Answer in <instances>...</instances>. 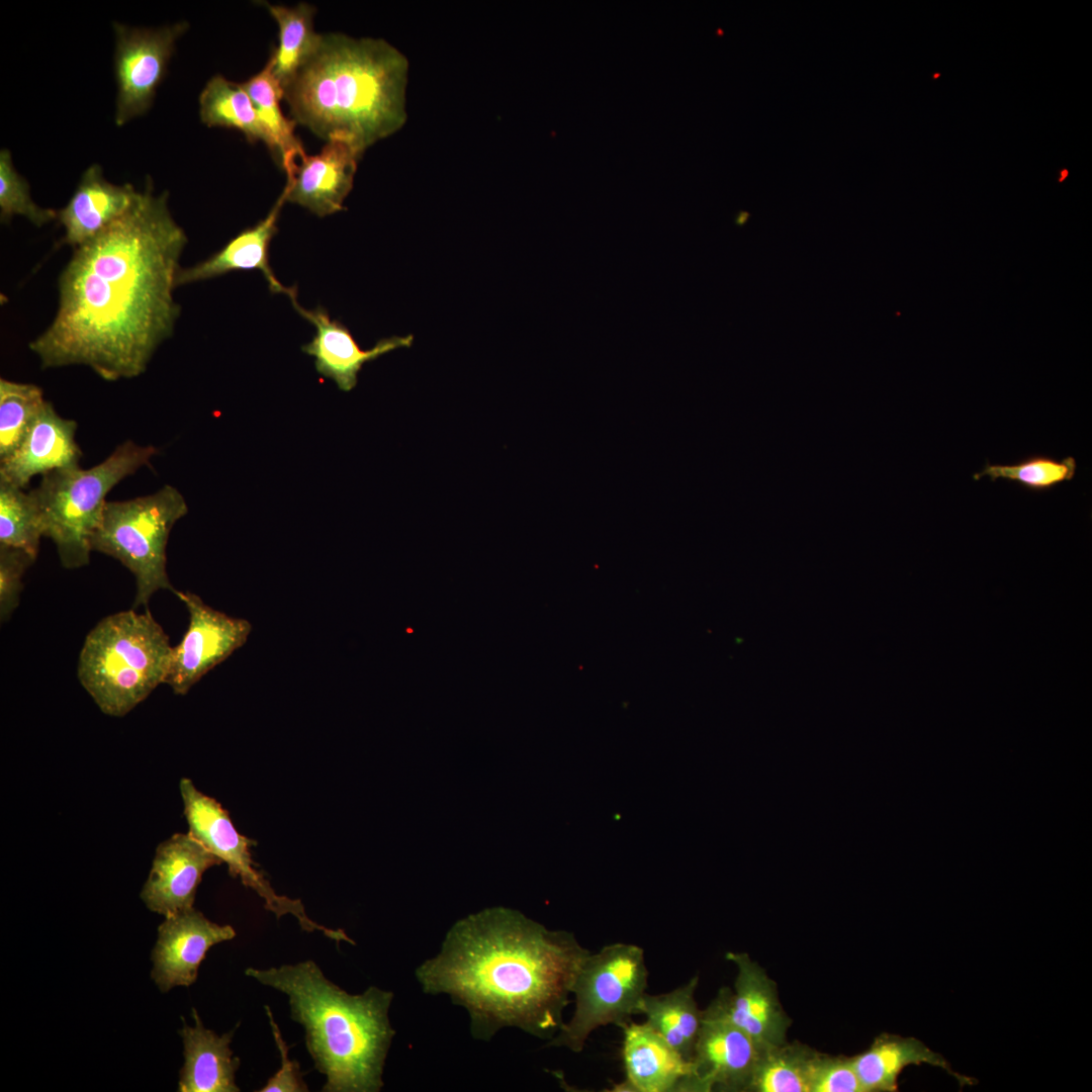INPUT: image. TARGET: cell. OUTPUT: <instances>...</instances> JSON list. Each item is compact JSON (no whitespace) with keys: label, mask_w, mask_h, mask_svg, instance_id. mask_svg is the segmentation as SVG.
Returning <instances> with one entry per match:
<instances>
[{"label":"cell","mask_w":1092,"mask_h":1092,"mask_svg":"<svg viewBox=\"0 0 1092 1092\" xmlns=\"http://www.w3.org/2000/svg\"><path fill=\"white\" fill-rule=\"evenodd\" d=\"M186 243L168 192L147 182L122 216L74 249L56 314L28 345L41 367L84 365L107 381L143 374L180 314L173 292Z\"/></svg>","instance_id":"6da1fadb"},{"label":"cell","mask_w":1092,"mask_h":1092,"mask_svg":"<svg viewBox=\"0 0 1092 1092\" xmlns=\"http://www.w3.org/2000/svg\"><path fill=\"white\" fill-rule=\"evenodd\" d=\"M589 952L571 932L497 907L457 921L416 977L425 993L446 994L464 1007L478 1039L517 1027L550 1040L564 1023L572 983Z\"/></svg>","instance_id":"7a4b0ae2"},{"label":"cell","mask_w":1092,"mask_h":1092,"mask_svg":"<svg viewBox=\"0 0 1092 1092\" xmlns=\"http://www.w3.org/2000/svg\"><path fill=\"white\" fill-rule=\"evenodd\" d=\"M408 62L382 38L322 34L284 89L293 120L362 153L406 120Z\"/></svg>","instance_id":"3957f363"},{"label":"cell","mask_w":1092,"mask_h":1092,"mask_svg":"<svg viewBox=\"0 0 1092 1092\" xmlns=\"http://www.w3.org/2000/svg\"><path fill=\"white\" fill-rule=\"evenodd\" d=\"M246 975L287 995L291 1018L305 1031L324 1092H378L395 1034L388 1011L393 993L371 986L352 995L326 978L311 960Z\"/></svg>","instance_id":"277c9868"},{"label":"cell","mask_w":1092,"mask_h":1092,"mask_svg":"<svg viewBox=\"0 0 1092 1092\" xmlns=\"http://www.w3.org/2000/svg\"><path fill=\"white\" fill-rule=\"evenodd\" d=\"M173 647L148 609L106 616L87 634L77 676L100 711L122 717L164 684Z\"/></svg>","instance_id":"5b68a950"},{"label":"cell","mask_w":1092,"mask_h":1092,"mask_svg":"<svg viewBox=\"0 0 1092 1092\" xmlns=\"http://www.w3.org/2000/svg\"><path fill=\"white\" fill-rule=\"evenodd\" d=\"M157 453L152 445L126 441L93 467L62 468L41 475L39 485L30 492L39 509L43 536L55 543L63 567L89 564L91 540L101 522L107 493L148 466Z\"/></svg>","instance_id":"8992f818"},{"label":"cell","mask_w":1092,"mask_h":1092,"mask_svg":"<svg viewBox=\"0 0 1092 1092\" xmlns=\"http://www.w3.org/2000/svg\"><path fill=\"white\" fill-rule=\"evenodd\" d=\"M187 512L183 495L169 484L152 494L106 503L91 549L113 557L133 574V609H147L160 589L177 592L167 574L166 548L172 528Z\"/></svg>","instance_id":"52a82bcc"},{"label":"cell","mask_w":1092,"mask_h":1092,"mask_svg":"<svg viewBox=\"0 0 1092 1092\" xmlns=\"http://www.w3.org/2000/svg\"><path fill=\"white\" fill-rule=\"evenodd\" d=\"M647 982L642 947L614 942L589 952L572 983L574 1012L546 1045L579 1053L597 1028L609 1024L623 1027L632 1015L639 1014Z\"/></svg>","instance_id":"ba28073f"},{"label":"cell","mask_w":1092,"mask_h":1092,"mask_svg":"<svg viewBox=\"0 0 1092 1092\" xmlns=\"http://www.w3.org/2000/svg\"><path fill=\"white\" fill-rule=\"evenodd\" d=\"M179 789L188 833L226 863L233 878H239L247 888L256 892L268 911L277 918L290 914L303 930L321 931L337 943H354L344 930L329 928L310 919L300 900L278 895L274 891L251 856L250 847L256 841L238 832L228 811L215 799L197 790L193 782L186 778L181 779Z\"/></svg>","instance_id":"9c48e42d"},{"label":"cell","mask_w":1092,"mask_h":1092,"mask_svg":"<svg viewBox=\"0 0 1092 1092\" xmlns=\"http://www.w3.org/2000/svg\"><path fill=\"white\" fill-rule=\"evenodd\" d=\"M114 73L117 86L115 123L123 125L145 114L167 74L175 42L186 22L160 28L129 27L114 22Z\"/></svg>","instance_id":"30bf717a"},{"label":"cell","mask_w":1092,"mask_h":1092,"mask_svg":"<svg viewBox=\"0 0 1092 1092\" xmlns=\"http://www.w3.org/2000/svg\"><path fill=\"white\" fill-rule=\"evenodd\" d=\"M175 595L188 610L189 624L180 643L172 649L164 684L174 694L184 696L247 642L252 625L246 619L212 609L191 592L177 590Z\"/></svg>","instance_id":"8fae6325"},{"label":"cell","mask_w":1092,"mask_h":1092,"mask_svg":"<svg viewBox=\"0 0 1092 1092\" xmlns=\"http://www.w3.org/2000/svg\"><path fill=\"white\" fill-rule=\"evenodd\" d=\"M736 967L734 988H722L703 1010L745 1032L761 1050L787 1042L792 1024L783 1008L777 983L746 952L726 953Z\"/></svg>","instance_id":"7c38bea8"},{"label":"cell","mask_w":1092,"mask_h":1092,"mask_svg":"<svg viewBox=\"0 0 1092 1092\" xmlns=\"http://www.w3.org/2000/svg\"><path fill=\"white\" fill-rule=\"evenodd\" d=\"M760 1051L737 1026L703 1012L691 1060V1073L676 1091H746Z\"/></svg>","instance_id":"4fadbf2b"},{"label":"cell","mask_w":1092,"mask_h":1092,"mask_svg":"<svg viewBox=\"0 0 1092 1092\" xmlns=\"http://www.w3.org/2000/svg\"><path fill=\"white\" fill-rule=\"evenodd\" d=\"M222 861L189 833H175L155 852L141 899L165 917L193 908L205 871Z\"/></svg>","instance_id":"5bb4252c"},{"label":"cell","mask_w":1092,"mask_h":1092,"mask_svg":"<svg viewBox=\"0 0 1092 1092\" xmlns=\"http://www.w3.org/2000/svg\"><path fill=\"white\" fill-rule=\"evenodd\" d=\"M235 936L231 925L214 923L194 908L165 917L152 951V979L162 992L192 985L209 948Z\"/></svg>","instance_id":"9a60e30c"},{"label":"cell","mask_w":1092,"mask_h":1092,"mask_svg":"<svg viewBox=\"0 0 1092 1092\" xmlns=\"http://www.w3.org/2000/svg\"><path fill=\"white\" fill-rule=\"evenodd\" d=\"M362 155L353 144L339 139L327 141L316 155L304 153L287 178V201L321 217L344 209Z\"/></svg>","instance_id":"2e32d148"},{"label":"cell","mask_w":1092,"mask_h":1092,"mask_svg":"<svg viewBox=\"0 0 1092 1092\" xmlns=\"http://www.w3.org/2000/svg\"><path fill=\"white\" fill-rule=\"evenodd\" d=\"M290 299L297 312L316 330L311 342L302 346V351L314 358L317 373L335 381L343 391H350L356 386L358 373L365 363L413 344V335L392 336L379 340L372 349L362 350L348 328L337 320H331L324 307L306 309L299 305L296 297Z\"/></svg>","instance_id":"e0dca14e"},{"label":"cell","mask_w":1092,"mask_h":1092,"mask_svg":"<svg viewBox=\"0 0 1092 1092\" xmlns=\"http://www.w3.org/2000/svg\"><path fill=\"white\" fill-rule=\"evenodd\" d=\"M77 427L76 421L62 418L46 401L18 447L0 461V479L24 489L35 475L79 466Z\"/></svg>","instance_id":"ac0fdd59"},{"label":"cell","mask_w":1092,"mask_h":1092,"mask_svg":"<svg viewBox=\"0 0 1092 1092\" xmlns=\"http://www.w3.org/2000/svg\"><path fill=\"white\" fill-rule=\"evenodd\" d=\"M140 194L131 184L108 182L102 168L91 165L83 173L68 203L57 210L65 235L61 244L78 248L122 216Z\"/></svg>","instance_id":"d6986e66"},{"label":"cell","mask_w":1092,"mask_h":1092,"mask_svg":"<svg viewBox=\"0 0 1092 1092\" xmlns=\"http://www.w3.org/2000/svg\"><path fill=\"white\" fill-rule=\"evenodd\" d=\"M285 201H287V193L283 189L264 219L242 231L206 260L192 267L180 269L176 285L211 279L231 271L258 269L264 275L272 292L284 293L289 298L296 297L295 287H286L279 282L269 264V245L278 231L276 222Z\"/></svg>","instance_id":"ffe728a7"},{"label":"cell","mask_w":1092,"mask_h":1092,"mask_svg":"<svg viewBox=\"0 0 1092 1092\" xmlns=\"http://www.w3.org/2000/svg\"><path fill=\"white\" fill-rule=\"evenodd\" d=\"M623 1060L626 1080L616 1091L671 1092L691 1073L684 1059L646 1022H627L623 1027Z\"/></svg>","instance_id":"44dd1931"},{"label":"cell","mask_w":1092,"mask_h":1092,"mask_svg":"<svg viewBox=\"0 0 1092 1092\" xmlns=\"http://www.w3.org/2000/svg\"><path fill=\"white\" fill-rule=\"evenodd\" d=\"M194 1026L185 1021L180 1034L183 1041L184 1065L180 1071L179 1092H239L236 1072L240 1059L230 1046L231 1030L221 1035L204 1027L193 1008Z\"/></svg>","instance_id":"7402d4cb"},{"label":"cell","mask_w":1092,"mask_h":1092,"mask_svg":"<svg viewBox=\"0 0 1092 1092\" xmlns=\"http://www.w3.org/2000/svg\"><path fill=\"white\" fill-rule=\"evenodd\" d=\"M851 1060L864 1092H895L900 1074L909 1066L920 1065L943 1069L961 1087L975 1084L974 1078L953 1071L943 1056L915 1037L881 1033L866 1051Z\"/></svg>","instance_id":"603a6c76"},{"label":"cell","mask_w":1092,"mask_h":1092,"mask_svg":"<svg viewBox=\"0 0 1092 1092\" xmlns=\"http://www.w3.org/2000/svg\"><path fill=\"white\" fill-rule=\"evenodd\" d=\"M698 985L699 977L694 976L667 993H645L639 1007V1014L646 1017L645 1022L689 1062L703 1020V1010L695 999Z\"/></svg>","instance_id":"cb8c5ba5"},{"label":"cell","mask_w":1092,"mask_h":1092,"mask_svg":"<svg viewBox=\"0 0 1092 1092\" xmlns=\"http://www.w3.org/2000/svg\"><path fill=\"white\" fill-rule=\"evenodd\" d=\"M242 84L270 136L272 154L279 158L286 177H290L296 167V160L305 152L300 140L294 134L296 122L287 118L280 107L284 89L273 74L271 62L268 60L259 73Z\"/></svg>","instance_id":"d4e9b609"},{"label":"cell","mask_w":1092,"mask_h":1092,"mask_svg":"<svg viewBox=\"0 0 1092 1092\" xmlns=\"http://www.w3.org/2000/svg\"><path fill=\"white\" fill-rule=\"evenodd\" d=\"M199 116L207 126L238 129L249 142L261 141L271 151L270 136L243 84L213 76L199 95Z\"/></svg>","instance_id":"484cf974"},{"label":"cell","mask_w":1092,"mask_h":1092,"mask_svg":"<svg viewBox=\"0 0 1092 1092\" xmlns=\"http://www.w3.org/2000/svg\"><path fill=\"white\" fill-rule=\"evenodd\" d=\"M279 27V44L269 61L273 74L284 88L318 46L322 34L313 29L315 9L307 3L294 7L266 3Z\"/></svg>","instance_id":"4316f807"},{"label":"cell","mask_w":1092,"mask_h":1092,"mask_svg":"<svg viewBox=\"0 0 1092 1092\" xmlns=\"http://www.w3.org/2000/svg\"><path fill=\"white\" fill-rule=\"evenodd\" d=\"M815 1052L797 1041L761 1050L746 1091L809 1092L810 1065Z\"/></svg>","instance_id":"83f0119b"},{"label":"cell","mask_w":1092,"mask_h":1092,"mask_svg":"<svg viewBox=\"0 0 1092 1092\" xmlns=\"http://www.w3.org/2000/svg\"><path fill=\"white\" fill-rule=\"evenodd\" d=\"M43 536L32 493L0 479V545L22 549L35 558Z\"/></svg>","instance_id":"f1b7e54d"},{"label":"cell","mask_w":1092,"mask_h":1092,"mask_svg":"<svg viewBox=\"0 0 1092 1092\" xmlns=\"http://www.w3.org/2000/svg\"><path fill=\"white\" fill-rule=\"evenodd\" d=\"M1076 471L1077 462L1072 456L1056 459L1035 454L1009 464L987 461L973 478L979 480L986 476L993 482L998 479L1008 480L1027 490L1042 492L1072 480Z\"/></svg>","instance_id":"f546056e"},{"label":"cell","mask_w":1092,"mask_h":1092,"mask_svg":"<svg viewBox=\"0 0 1092 1092\" xmlns=\"http://www.w3.org/2000/svg\"><path fill=\"white\" fill-rule=\"evenodd\" d=\"M46 401L35 384L0 379V461L18 447Z\"/></svg>","instance_id":"4dcf8cb0"},{"label":"cell","mask_w":1092,"mask_h":1092,"mask_svg":"<svg viewBox=\"0 0 1092 1092\" xmlns=\"http://www.w3.org/2000/svg\"><path fill=\"white\" fill-rule=\"evenodd\" d=\"M27 218L35 226L57 219V210L42 208L30 196L28 182L15 170L11 153L0 152V219L9 222L13 216Z\"/></svg>","instance_id":"1f68e13d"},{"label":"cell","mask_w":1092,"mask_h":1092,"mask_svg":"<svg viewBox=\"0 0 1092 1092\" xmlns=\"http://www.w3.org/2000/svg\"><path fill=\"white\" fill-rule=\"evenodd\" d=\"M809 1092H864L851 1057L815 1052L809 1075Z\"/></svg>","instance_id":"d6a6232c"},{"label":"cell","mask_w":1092,"mask_h":1092,"mask_svg":"<svg viewBox=\"0 0 1092 1092\" xmlns=\"http://www.w3.org/2000/svg\"><path fill=\"white\" fill-rule=\"evenodd\" d=\"M28 552L0 545V618L6 622L19 605L22 576L35 561Z\"/></svg>","instance_id":"836d02e7"},{"label":"cell","mask_w":1092,"mask_h":1092,"mask_svg":"<svg viewBox=\"0 0 1092 1092\" xmlns=\"http://www.w3.org/2000/svg\"><path fill=\"white\" fill-rule=\"evenodd\" d=\"M265 1010L271 1026V1032L273 1034L276 1046L280 1054L281 1067L280 1069L268 1079L267 1083L259 1090V1092H306L308 1087L302 1079L299 1064L296 1061L289 1059V1048L284 1041L280 1029L274 1020L273 1014L269 1006H265Z\"/></svg>","instance_id":"e575fe53"},{"label":"cell","mask_w":1092,"mask_h":1092,"mask_svg":"<svg viewBox=\"0 0 1092 1092\" xmlns=\"http://www.w3.org/2000/svg\"><path fill=\"white\" fill-rule=\"evenodd\" d=\"M748 217H749V213H747V212H744V211H742V212H739V213L737 214V216H736V223H737V224H739V225H741V224H743V223H745V222H746V220H747V218H748Z\"/></svg>","instance_id":"d590c367"}]
</instances>
